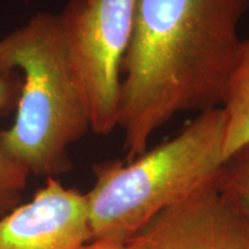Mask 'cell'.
<instances>
[{
  "label": "cell",
  "instance_id": "cell-1",
  "mask_svg": "<svg viewBox=\"0 0 249 249\" xmlns=\"http://www.w3.org/2000/svg\"><path fill=\"white\" fill-rule=\"evenodd\" d=\"M249 0H136L118 127L126 163L177 113L222 107Z\"/></svg>",
  "mask_w": 249,
  "mask_h": 249
},
{
  "label": "cell",
  "instance_id": "cell-2",
  "mask_svg": "<svg viewBox=\"0 0 249 249\" xmlns=\"http://www.w3.org/2000/svg\"><path fill=\"white\" fill-rule=\"evenodd\" d=\"M17 70V117L0 132V149L30 176L57 178L73 166L68 148L91 129L58 15L37 13L0 38V71Z\"/></svg>",
  "mask_w": 249,
  "mask_h": 249
},
{
  "label": "cell",
  "instance_id": "cell-3",
  "mask_svg": "<svg viewBox=\"0 0 249 249\" xmlns=\"http://www.w3.org/2000/svg\"><path fill=\"white\" fill-rule=\"evenodd\" d=\"M224 129L223 108H213L129 163L95 165L86 194L91 240L126 244L161 211L213 182L224 164Z\"/></svg>",
  "mask_w": 249,
  "mask_h": 249
},
{
  "label": "cell",
  "instance_id": "cell-4",
  "mask_svg": "<svg viewBox=\"0 0 249 249\" xmlns=\"http://www.w3.org/2000/svg\"><path fill=\"white\" fill-rule=\"evenodd\" d=\"M135 8L136 0H71L58 14L91 129L98 135L118 127L123 64Z\"/></svg>",
  "mask_w": 249,
  "mask_h": 249
},
{
  "label": "cell",
  "instance_id": "cell-5",
  "mask_svg": "<svg viewBox=\"0 0 249 249\" xmlns=\"http://www.w3.org/2000/svg\"><path fill=\"white\" fill-rule=\"evenodd\" d=\"M217 178L152 218L129 249H249V220L218 192Z\"/></svg>",
  "mask_w": 249,
  "mask_h": 249
},
{
  "label": "cell",
  "instance_id": "cell-6",
  "mask_svg": "<svg viewBox=\"0 0 249 249\" xmlns=\"http://www.w3.org/2000/svg\"><path fill=\"white\" fill-rule=\"evenodd\" d=\"M89 241L86 194L57 178L0 217V249H81Z\"/></svg>",
  "mask_w": 249,
  "mask_h": 249
},
{
  "label": "cell",
  "instance_id": "cell-7",
  "mask_svg": "<svg viewBox=\"0 0 249 249\" xmlns=\"http://www.w3.org/2000/svg\"><path fill=\"white\" fill-rule=\"evenodd\" d=\"M222 108L225 116L223 160L249 145V39L242 42Z\"/></svg>",
  "mask_w": 249,
  "mask_h": 249
},
{
  "label": "cell",
  "instance_id": "cell-8",
  "mask_svg": "<svg viewBox=\"0 0 249 249\" xmlns=\"http://www.w3.org/2000/svg\"><path fill=\"white\" fill-rule=\"evenodd\" d=\"M21 77L0 71V113L17 107L20 96ZM30 174L14 163L0 149V217L22 203L23 192Z\"/></svg>",
  "mask_w": 249,
  "mask_h": 249
},
{
  "label": "cell",
  "instance_id": "cell-9",
  "mask_svg": "<svg viewBox=\"0 0 249 249\" xmlns=\"http://www.w3.org/2000/svg\"><path fill=\"white\" fill-rule=\"evenodd\" d=\"M216 185L227 202L249 213V145L224 161Z\"/></svg>",
  "mask_w": 249,
  "mask_h": 249
},
{
  "label": "cell",
  "instance_id": "cell-10",
  "mask_svg": "<svg viewBox=\"0 0 249 249\" xmlns=\"http://www.w3.org/2000/svg\"><path fill=\"white\" fill-rule=\"evenodd\" d=\"M81 249H129L126 244L110 240H91Z\"/></svg>",
  "mask_w": 249,
  "mask_h": 249
},
{
  "label": "cell",
  "instance_id": "cell-11",
  "mask_svg": "<svg viewBox=\"0 0 249 249\" xmlns=\"http://www.w3.org/2000/svg\"><path fill=\"white\" fill-rule=\"evenodd\" d=\"M246 216H247V218H248V220H249V213H246Z\"/></svg>",
  "mask_w": 249,
  "mask_h": 249
}]
</instances>
